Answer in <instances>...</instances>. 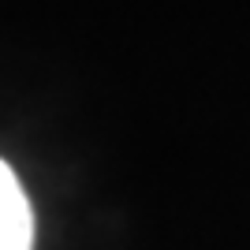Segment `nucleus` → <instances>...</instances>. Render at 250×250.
<instances>
[{
  "mask_svg": "<svg viewBox=\"0 0 250 250\" xmlns=\"http://www.w3.org/2000/svg\"><path fill=\"white\" fill-rule=\"evenodd\" d=\"M0 250H30V206L19 179L0 161Z\"/></svg>",
  "mask_w": 250,
  "mask_h": 250,
  "instance_id": "nucleus-1",
  "label": "nucleus"
}]
</instances>
